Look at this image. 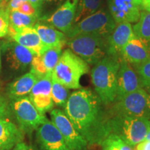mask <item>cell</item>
Here are the masks:
<instances>
[{
  "label": "cell",
  "mask_w": 150,
  "mask_h": 150,
  "mask_svg": "<svg viewBox=\"0 0 150 150\" xmlns=\"http://www.w3.org/2000/svg\"><path fill=\"white\" fill-rule=\"evenodd\" d=\"M102 104L93 91L81 88L71 93L64 107L65 115L90 145H100L108 135L109 115Z\"/></svg>",
  "instance_id": "6da1fadb"
},
{
  "label": "cell",
  "mask_w": 150,
  "mask_h": 150,
  "mask_svg": "<svg viewBox=\"0 0 150 150\" xmlns=\"http://www.w3.org/2000/svg\"><path fill=\"white\" fill-rule=\"evenodd\" d=\"M120 65L119 56L107 55L95 64L91 71L95 90L105 106L111 104L115 100Z\"/></svg>",
  "instance_id": "7a4b0ae2"
},
{
  "label": "cell",
  "mask_w": 150,
  "mask_h": 150,
  "mask_svg": "<svg viewBox=\"0 0 150 150\" xmlns=\"http://www.w3.org/2000/svg\"><path fill=\"white\" fill-rule=\"evenodd\" d=\"M89 71L88 64L70 49L62 52L52 77L68 89H81L80 80Z\"/></svg>",
  "instance_id": "3957f363"
},
{
  "label": "cell",
  "mask_w": 150,
  "mask_h": 150,
  "mask_svg": "<svg viewBox=\"0 0 150 150\" xmlns=\"http://www.w3.org/2000/svg\"><path fill=\"white\" fill-rule=\"evenodd\" d=\"M150 127V119L128 116H109L108 134H115L131 147L145 140Z\"/></svg>",
  "instance_id": "277c9868"
},
{
  "label": "cell",
  "mask_w": 150,
  "mask_h": 150,
  "mask_svg": "<svg viewBox=\"0 0 150 150\" xmlns=\"http://www.w3.org/2000/svg\"><path fill=\"white\" fill-rule=\"evenodd\" d=\"M66 44L88 64H97L108 55L107 38L97 34H80L67 40Z\"/></svg>",
  "instance_id": "5b68a950"
},
{
  "label": "cell",
  "mask_w": 150,
  "mask_h": 150,
  "mask_svg": "<svg viewBox=\"0 0 150 150\" xmlns=\"http://www.w3.org/2000/svg\"><path fill=\"white\" fill-rule=\"evenodd\" d=\"M115 26V22L108 8L103 7L95 13L73 24L66 36L70 39L80 34L93 33L108 38L113 31Z\"/></svg>",
  "instance_id": "8992f818"
},
{
  "label": "cell",
  "mask_w": 150,
  "mask_h": 150,
  "mask_svg": "<svg viewBox=\"0 0 150 150\" xmlns=\"http://www.w3.org/2000/svg\"><path fill=\"white\" fill-rule=\"evenodd\" d=\"M120 115L150 119V94L140 88L114 102L109 116Z\"/></svg>",
  "instance_id": "52a82bcc"
},
{
  "label": "cell",
  "mask_w": 150,
  "mask_h": 150,
  "mask_svg": "<svg viewBox=\"0 0 150 150\" xmlns=\"http://www.w3.org/2000/svg\"><path fill=\"white\" fill-rule=\"evenodd\" d=\"M10 106L18 127L24 134H32L48 119L35 108L29 96L11 101Z\"/></svg>",
  "instance_id": "ba28073f"
},
{
  "label": "cell",
  "mask_w": 150,
  "mask_h": 150,
  "mask_svg": "<svg viewBox=\"0 0 150 150\" xmlns=\"http://www.w3.org/2000/svg\"><path fill=\"white\" fill-rule=\"evenodd\" d=\"M51 121L59 130L70 150H88V143L75 129L64 111L54 108L50 111Z\"/></svg>",
  "instance_id": "9c48e42d"
},
{
  "label": "cell",
  "mask_w": 150,
  "mask_h": 150,
  "mask_svg": "<svg viewBox=\"0 0 150 150\" xmlns=\"http://www.w3.org/2000/svg\"><path fill=\"white\" fill-rule=\"evenodd\" d=\"M1 50H2L9 68L18 72L27 70L31 65L34 56L36 55L12 40L3 42Z\"/></svg>",
  "instance_id": "30bf717a"
},
{
  "label": "cell",
  "mask_w": 150,
  "mask_h": 150,
  "mask_svg": "<svg viewBox=\"0 0 150 150\" xmlns=\"http://www.w3.org/2000/svg\"><path fill=\"white\" fill-rule=\"evenodd\" d=\"M108 10L116 24L138 21L142 2L139 0H107Z\"/></svg>",
  "instance_id": "8fae6325"
},
{
  "label": "cell",
  "mask_w": 150,
  "mask_h": 150,
  "mask_svg": "<svg viewBox=\"0 0 150 150\" xmlns=\"http://www.w3.org/2000/svg\"><path fill=\"white\" fill-rule=\"evenodd\" d=\"M140 88H143V87L134 67L127 62L120 59L115 102Z\"/></svg>",
  "instance_id": "7c38bea8"
},
{
  "label": "cell",
  "mask_w": 150,
  "mask_h": 150,
  "mask_svg": "<svg viewBox=\"0 0 150 150\" xmlns=\"http://www.w3.org/2000/svg\"><path fill=\"white\" fill-rule=\"evenodd\" d=\"M52 74L38 79L29 93V97L33 106L40 113L44 114L53 109L54 103L52 95Z\"/></svg>",
  "instance_id": "4fadbf2b"
},
{
  "label": "cell",
  "mask_w": 150,
  "mask_h": 150,
  "mask_svg": "<svg viewBox=\"0 0 150 150\" xmlns=\"http://www.w3.org/2000/svg\"><path fill=\"white\" fill-rule=\"evenodd\" d=\"M35 131L40 150H70L59 130L49 119Z\"/></svg>",
  "instance_id": "5bb4252c"
},
{
  "label": "cell",
  "mask_w": 150,
  "mask_h": 150,
  "mask_svg": "<svg viewBox=\"0 0 150 150\" xmlns=\"http://www.w3.org/2000/svg\"><path fill=\"white\" fill-rule=\"evenodd\" d=\"M79 0H65L61 6L57 8L46 21L65 35L74 24Z\"/></svg>",
  "instance_id": "9a60e30c"
},
{
  "label": "cell",
  "mask_w": 150,
  "mask_h": 150,
  "mask_svg": "<svg viewBox=\"0 0 150 150\" xmlns=\"http://www.w3.org/2000/svg\"><path fill=\"white\" fill-rule=\"evenodd\" d=\"M8 35L11 40L31 50L36 55H40L47 49L42 45L36 31L33 27L13 29L9 27Z\"/></svg>",
  "instance_id": "2e32d148"
},
{
  "label": "cell",
  "mask_w": 150,
  "mask_h": 150,
  "mask_svg": "<svg viewBox=\"0 0 150 150\" xmlns=\"http://www.w3.org/2000/svg\"><path fill=\"white\" fill-rule=\"evenodd\" d=\"M120 59L135 67L150 58V50L145 42L135 37L120 52Z\"/></svg>",
  "instance_id": "e0dca14e"
},
{
  "label": "cell",
  "mask_w": 150,
  "mask_h": 150,
  "mask_svg": "<svg viewBox=\"0 0 150 150\" xmlns=\"http://www.w3.org/2000/svg\"><path fill=\"white\" fill-rule=\"evenodd\" d=\"M135 37L131 23L121 22L116 24L113 31L107 38L108 55L119 56L122 49Z\"/></svg>",
  "instance_id": "ac0fdd59"
},
{
  "label": "cell",
  "mask_w": 150,
  "mask_h": 150,
  "mask_svg": "<svg viewBox=\"0 0 150 150\" xmlns=\"http://www.w3.org/2000/svg\"><path fill=\"white\" fill-rule=\"evenodd\" d=\"M24 133L9 119L0 117V150H11L23 141Z\"/></svg>",
  "instance_id": "d6986e66"
},
{
  "label": "cell",
  "mask_w": 150,
  "mask_h": 150,
  "mask_svg": "<svg viewBox=\"0 0 150 150\" xmlns=\"http://www.w3.org/2000/svg\"><path fill=\"white\" fill-rule=\"evenodd\" d=\"M33 28L40 38L45 47H61L66 44L67 36L65 33L56 29L50 24L36 22Z\"/></svg>",
  "instance_id": "ffe728a7"
},
{
  "label": "cell",
  "mask_w": 150,
  "mask_h": 150,
  "mask_svg": "<svg viewBox=\"0 0 150 150\" xmlns=\"http://www.w3.org/2000/svg\"><path fill=\"white\" fill-rule=\"evenodd\" d=\"M38 79L37 76L31 72L22 75L7 86L6 96L10 101L27 96Z\"/></svg>",
  "instance_id": "44dd1931"
},
{
  "label": "cell",
  "mask_w": 150,
  "mask_h": 150,
  "mask_svg": "<svg viewBox=\"0 0 150 150\" xmlns=\"http://www.w3.org/2000/svg\"><path fill=\"white\" fill-rule=\"evenodd\" d=\"M132 28L136 37L145 42L150 50V10L142 9L139 20Z\"/></svg>",
  "instance_id": "7402d4cb"
},
{
  "label": "cell",
  "mask_w": 150,
  "mask_h": 150,
  "mask_svg": "<svg viewBox=\"0 0 150 150\" xmlns=\"http://www.w3.org/2000/svg\"><path fill=\"white\" fill-rule=\"evenodd\" d=\"M104 0H79L74 24L103 8Z\"/></svg>",
  "instance_id": "603a6c76"
},
{
  "label": "cell",
  "mask_w": 150,
  "mask_h": 150,
  "mask_svg": "<svg viewBox=\"0 0 150 150\" xmlns=\"http://www.w3.org/2000/svg\"><path fill=\"white\" fill-rule=\"evenodd\" d=\"M38 18L37 16H27L18 11H11L9 12V27L13 29L33 27Z\"/></svg>",
  "instance_id": "cb8c5ba5"
},
{
  "label": "cell",
  "mask_w": 150,
  "mask_h": 150,
  "mask_svg": "<svg viewBox=\"0 0 150 150\" xmlns=\"http://www.w3.org/2000/svg\"><path fill=\"white\" fill-rule=\"evenodd\" d=\"M62 49L63 47H48L39 55L45 67L50 74H52L53 72L54 67L61 57Z\"/></svg>",
  "instance_id": "d4e9b609"
},
{
  "label": "cell",
  "mask_w": 150,
  "mask_h": 150,
  "mask_svg": "<svg viewBox=\"0 0 150 150\" xmlns=\"http://www.w3.org/2000/svg\"><path fill=\"white\" fill-rule=\"evenodd\" d=\"M51 95L54 104L59 107L64 108L70 96V91L65 86L52 77Z\"/></svg>",
  "instance_id": "484cf974"
},
{
  "label": "cell",
  "mask_w": 150,
  "mask_h": 150,
  "mask_svg": "<svg viewBox=\"0 0 150 150\" xmlns=\"http://www.w3.org/2000/svg\"><path fill=\"white\" fill-rule=\"evenodd\" d=\"M103 150H133L132 147L115 134H108L101 142Z\"/></svg>",
  "instance_id": "4316f807"
},
{
  "label": "cell",
  "mask_w": 150,
  "mask_h": 150,
  "mask_svg": "<svg viewBox=\"0 0 150 150\" xmlns=\"http://www.w3.org/2000/svg\"><path fill=\"white\" fill-rule=\"evenodd\" d=\"M140 79L143 88L150 89V58L138 66L134 67Z\"/></svg>",
  "instance_id": "83f0119b"
},
{
  "label": "cell",
  "mask_w": 150,
  "mask_h": 150,
  "mask_svg": "<svg viewBox=\"0 0 150 150\" xmlns=\"http://www.w3.org/2000/svg\"><path fill=\"white\" fill-rule=\"evenodd\" d=\"M30 72L34 74L38 79L42 78L46 75L52 74L48 73L39 55H35L33 57L31 65H30Z\"/></svg>",
  "instance_id": "f1b7e54d"
},
{
  "label": "cell",
  "mask_w": 150,
  "mask_h": 150,
  "mask_svg": "<svg viewBox=\"0 0 150 150\" xmlns=\"http://www.w3.org/2000/svg\"><path fill=\"white\" fill-rule=\"evenodd\" d=\"M9 29V11L6 8L0 10V38L8 35Z\"/></svg>",
  "instance_id": "f546056e"
},
{
  "label": "cell",
  "mask_w": 150,
  "mask_h": 150,
  "mask_svg": "<svg viewBox=\"0 0 150 150\" xmlns=\"http://www.w3.org/2000/svg\"><path fill=\"white\" fill-rule=\"evenodd\" d=\"M12 116L13 114L11 109L10 103L0 93V117L11 120Z\"/></svg>",
  "instance_id": "4dcf8cb0"
},
{
  "label": "cell",
  "mask_w": 150,
  "mask_h": 150,
  "mask_svg": "<svg viewBox=\"0 0 150 150\" xmlns=\"http://www.w3.org/2000/svg\"><path fill=\"white\" fill-rule=\"evenodd\" d=\"M17 11L27 15V16H38L39 11L31 4L29 1H26L22 4Z\"/></svg>",
  "instance_id": "1f68e13d"
},
{
  "label": "cell",
  "mask_w": 150,
  "mask_h": 150,
  "mask_svg": "<svg viewBox=\"0 0 150 150\" xmlns=\"http://www.w3.org/2000/svg\"><path fill=\"white\" fill-rule=\"evenodd\" d=\"M26 1H29V0H9L8 3H7L6 6V8L9 12L13 11H17V9H18L22 4L26 2Z\"/></svg>",
  "instance_id": "d6a6232c"
},
{
  "label": "cell",
  "mask_w": 150,
  "mask_h": 150,
  "mask_svg": "<svg viewBox=\"0 0 150 150\" xmlns=\"http://www.w3.org/2000/svg\"><path fill=\"white\" fill-rule=\"evenodd\" d=\"M11 150H36L34 147L23 141L19 142Z\"/></svg>",
  "instance_id": "836d02e7"
},
{
  "label": "cell",
  "mask_w": 150,
  "mask_h": 150,
  "mask_svg": "<svg viewBox=\"0 0 150 150\" xmlns=\"http://www.w3.org/2000/svg\"><path fill=\"white\" fill-rule=\"evenodd\" d=\"M136 150H150V141L144 140L136 145Z\"/></svg>",
  "instance_id": "e575fe53"
},
{
  "label": "cell",
  "mask_w": 150,
  "mask_h": 150,
  "mask_svg": "<svg viewBox=\"0 0 150 150\" xmlns=\"http://www.w3.org/2000/svg\"><path fill=\"white\" fill-rule=\"evenodd\" d=\"M142 9L150 10V0H143L141 4Z\"/></svg>",
  "instance_id": "d590c367"
},
{
  "label": "cell",
  "mask_w": 150,
  "mask_h": 150,
  "mask_svg": "<svg viewBox=\"0 0 150 150\" xmlns=\"http://www.w3.org/2000/svg\"><path fill=\"white\" fill-rule=\"evenodd\" d=\"M29 2L39 11V9L40 8V0H29Z\"/></svg>",
  "instance_id": "8d00e7d4"
},
{
  "label": "cell",
  "mask_w": 150,
  "mask_h": 150,
  "mask_svg": "<svg viewBox=\"0 0 150 150\" xmlns=\"http://www.w3.org/2000/svg\"><path fill=\"white\" fill-rule=\"evenodd\" d=\"M63 1V0H40V5L42 4L43 3H47V2H59V1Z\"/></svg>",
  "instance_id": "74e56055"
},
{
  "label": "cell",
  "mask_w": 150,
  "mask_h": 150,
  "mask_svg": "<svg viewBox=\"0 0 150 150\" xmlns=\"http://www.w3.org/2000/svg\"><path fill=\"white\" fill-rule=\"evenodd\" d=\"M7 3L8 2H6V1H2V0H0V10L5 8L6 6Z\"/></svg>",
  "instance_id": "f35d334b"
},
{
  "label": "cell",
  "mask_w": 150,
  "mask_h": 150,
  "mask_svg": "<svg viewBox=\"0 0 150 150\" xmlns=\"http://www.w3.org/2000/svg\"><path fill=\"white\" fill-rule=\"evenodd\" d=\"M145 140H148V141H150V127H149V130H148V132H147V135H146Z\"/></svg>",
  "instance_id": "ab89813d"
},
{
  "label": "cell",
  "mask_w": 150,
  "mask_h": 150,
  "mask_svg": "<svg viewBox=\"0 0 150 150\" xmlns=\"http://www.w3.org/2000/svg\"><path fill=\"white\" fill-rule=\"evenodd\" d=\"M1 46H0V73H1Z\"/></svg>",
  "instance_id": "60d3db41"
},
{
  "label": "cell",
  "mask_w": 150,
  "mask_h": 150,
  "mask_svg": "<svg viewBox=\"0 0 150 150\" xmlns=\"http://www.w3.org/2000/svg\"><path fill=\"white\" fill-rule=\"evenodd\" d=\"M146 91H147L148 93H149L150 94V89H149V90H146Z\"/></svg>",
  "instance_id": "b9f144b4"
},
{
  "label": "cell",
  "mask_w": 150,
  "mask_h": 150,
  "mask_svg": "<svg viewBox=\"0 0 150 150\" xmlns=\"http://www.w3.org/2000/svg\"><path fill=\"white\" fill-rule=\"evenodd\" d=\"M2 1H6V2H8L9 0H2Z\"/></svg>",
  "instance_id": "7bdbcfd3"
},
{
  "label": "cell",
  "mask_w": 150,
  "mask_h": 150,
  "mask_svg": "<svg viewBox=\"0 0 150 150\" xmlns=\"http://www.w3.org/2000/svg\"><path fill=\"white\" fill-rule=\"evenodd\" d=\"M139 1H141V2H142V1H143V0H139Z\"/></svg>",
  "instance_id": "ee69618b"
}]
</instances>
